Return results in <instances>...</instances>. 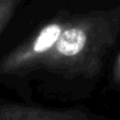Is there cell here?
<instances>
[{
    "instance_id": "3957f363",
    "label": "cell",
    "mask_w": 120,
    "mask_h": 120,
    "mask_svg": "<svg viewBox=\"0 0 120 120\" xmlns=\"http://www.w3.org/2000/svg\"><path fill=\"white\" fill-rule=\"evenodd\" d=\"M22 0H0V37L11 22Z\"/></svg>"
},
{
    "instance_id": "277c9868",
    "label": "cell",
    "mask_w": 120,
    "mask_h": 120,
    "mask_svg": "<svg viewBox=\"0 0 120 120\" xmlns=\"http://www.w3.org/2000/svg\"><path fill=\"white\" fill-rule=\"evenodd\" d=\"M112 79H113V82H114L115 85H119V86H120V53H119V55L116 56L115 64H114V67H113Z\"/></svg>"
},
{
    "instance_id": "7a4b0ae2",
    "label": "cell",
    "mask_w": 120,
    "mask_h": 120,
    "mask_svg": "<svg viewBox=\"0 0 120 120\" xmlns=\"http://www.w3.org/2000/svg\"><path fill=\"white\" fill-rule=\"evenodd\" d=\"M0 120H102L82 108H44L15 104L0 105Z\"/></svg>"
},
{
    "instance_id": "6da1fadb",
    "label": "cell",
    "mask_w": 120,
    "mask_h": 120,
    "mask_svg": "<svg viewBox=\"0 0 120 120\" xmlns=\"http://www.w3.org/2000/svg\"><path fill=\"white\" fill-rule=\"evenodd\" d=\"M120 30V7L58 15L0 60V75L46 71L67 78L93 77Z\"/></svg>"
}]
</instances>
